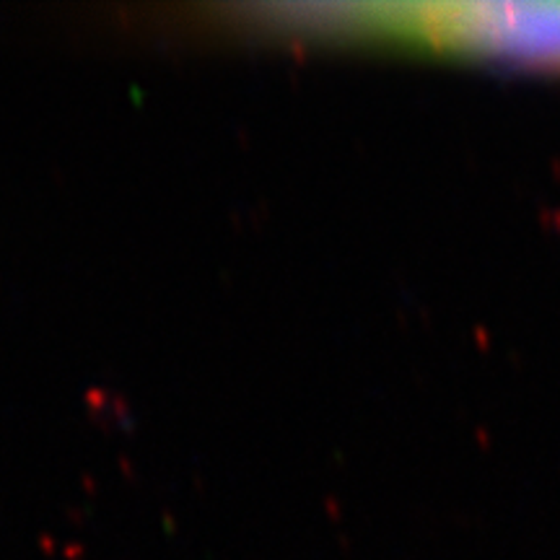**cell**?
Masks as SVG:
<instances>
[{
    "mask_svg": "<svg viewBox=\"0 0 560 560\" xmlns=\"http://www.w3.org/2000/svg\"><path fill=\"white\" fill-rule=\"evenodd\" d=\"M380 26L454 50L560 60V3H425L369 9Z\"/></svg>",
    "mask_w": 560,
    "mask_h": 560,
    "instance_id": "6da1fadb",
    "label": "cell"
}]
</instances>
